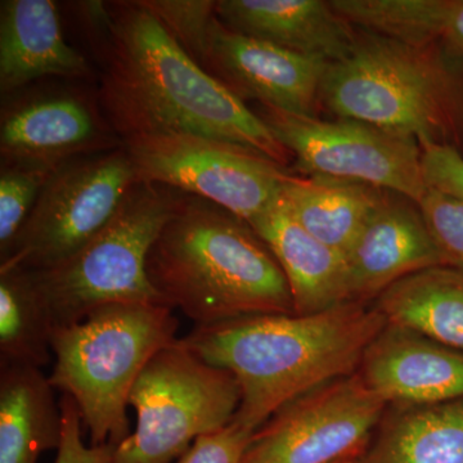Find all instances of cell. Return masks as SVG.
I'll list each match as a JSON object with an SVG mask.
<instances>
[{"label":"cell","instance_id":"cell-1","mask_svg":"<svg viewBox=\"0 0 463 463\" xmlns=\"http://www.w3.org/2000/svg\"><path fill=\"white\" fill-rule=\"evenodd\" d=\"M109 5L111 26L97 47V99L121 142L190 134L251 149L281 166L294 160L263 118L192 60L141 0Z\"/></svg>","mask_w":463,"mask_h":463},{"label":"cell","instance_id":"cell-2","mask_svg":"<svg viewBox=\"0 0 463 463\" xmlns=\"http://www.w3.org/2000/svg\"><path fill=\"white\" fill-rule=\"evenodd\" d=\"M386 325L376 307L347 301L313 315L196 326L181 341L236 377L241 403L233 421L255 432L295 399L358 373L365 350Z\"/></svg>","mask_w":463,"mask_h":463},{"label":"cell","instance_id":"cell-3","mask_svg":"<svg viewBox=\"0 0 463 463\" xmlns=\"http://www.w3.org/2000/svg\"><path fill=\"white\" fill-rule=\"evenodd\" d=\"M147 274L164 303L199 327L294 313L285 273L255 231L182 192L149 251Z\"/></svg>","mask_w":463,"mask_h":463},{"label":"cell","instance_id":"cell-4","mask_svg":"<svg viewBox=\"0 0 463 463\" xmlns=\"http://www.w3.org/2000/svg\"><path fill=\"white\" fill-rule=\"evenodd\" d=\"M319 105L463 156V58L440 45L358 29L349 56L328 66Z\"/></svg>","mask_w":463,"mask_h":463},{"label":"cell","instance_id":"cell-5","mask_svg":"<svg viewBox=\"0 0 463 463\" xmlns=\"http://www.w3.org/2000/svg\"><path fill=\"white\" fill-rule=\"evenodd\" d=\"M178 318L163 303L112 304L83 321L54 328L53 389L74 399L90 446L130 437L127 407L148 362L178 340Z\"/></svg>","mask_w":463,"mask_h":463},{"label":"cell","instance_id":"cell-6","mask_svg":"<svg viewBox=\"0 0 463 463\" xmlns=\"http://www.w3.org/2000/svg\"><path fill=\"white\" fill-rule=\"evenodd\" d=\"M181 192L139 182L114 219L65 261L30 270L54 328L75 325L112 304L164 303L149 282V251Z\"/></svg>","mask_w":463,"mask_h":463},{"label":"cell","instance_id":"cell-7","mask_svg":"<svg viewBox=\"0 0 463 463\" xmlns=\"http://www.w3.org/2000/svg\"><path fill=\"white\" fill-rule=\"evenodd\" d=\"M240 403L236 377L178 339L139 374L129 397L136 430L116 447L111 463H172L196 439L231 425Z\"/></svg>","mask_w":463,"mask_h":463},{"label":"cell","instance_id":"cell-8","mask_svg":"<svg viewBox=\"0 0 463 463\" xmlns=\"http://www.w3.org/2000/svg\"><path fill=\"white\" fill-rule=\"evenodd\" d=\"M121 147L76 158L51 174L0 269L43 270L72 257L114 219L137 183Z\"/></svg>","mask_w":463,"mask_h":463},{"label":"cell","instance_id":"cell-9","mask_svg":"<svg viewBox=\"0 0 463 463\" xmlns=\"http://www.w3.org/2000/svg\"><path fill=\"white\" fill-rule=\"evenodd\" d=\"M142 182L215 203L249 225L282 194L292 173L251 149L190 134L123 142Z\"/></svg>","mask_w":463,"mask_h":463},{"label":"cell","instance_id":"cell-10","mask_svg":"<svg viewBox=\"0 0 463 463\" xmlns=\"http://www.w3.org/2000/svg\"><path fill=\"white\" fill-rule=\"evenodd\" d=\"M258 115L306 176L364 183L416 203L428 194L422 149L412 137L364 121L321 120L264 106Z\"/></svg>","mask_w":463,"mask_h":463},{"label":"cell","instance_id":"cell-11","mask_svg":"<svg viewBox=\"0 0 463 463\" xmlns=\"http://www.w3.org/2000/svg\"><path fill=\"white\" fill-rule=\"evenodd\" d=\"M386 402L358 373L295 399L250 439L242 463H337L361 458Z\"/></svg>","mask_w":463,"mask_h":463},{"label":"cell","instance_id":"cell-12","mask_svg":"<svg viewBox=\"0 0 463 463\" xmlns=\"http://www.w3.org/2000/svg\"><path fill=\"white\" fill-rule=\"evenodd\" d=\"M99 103L75 90L24 94L3 106L2 166L54 172L76 158L121 147Z\"/></svg>","mask_w":463,"mask_h":463},{"label":"cell","instance_id":"cell-13","mask_svg":"<svg viewBox=\"0 0 463 463\" xmlns=\"http://www.w3.org/2000/svg\"><path fill=\"white\" fill-rule=\"evenodd\" d=\"M330 62L242 35L213 20L203 69L240 99L264 108L317 118L319 93Z\"/></svg>","mask_w":463,"mask_h":463},{"label":"cell","instance_id":"cell-14","mask_svg":"<svg viewBox=\"0 0 463 463\" xmlns=\"http://www.w3.org/2000/svg\"><path fill=\"white\" fill-rule=\"evenodd\" d=\"M350 301L365 304L405 277L446 265L416 203L389 192L346 254Z\"/></svg>","mask_w":463,"mask_h":463},{"label":"cell","instance_id":"cell-15","mask_svg":"<svg viewBox=\"0 0 463 463\" xmlns=\"http://www.w3.org/2000/svg\"><path fill=\"white\" fill-rule=\"evenodd\" d=\"M358 373L395 407L463 399V352L389 323L365 350Z\"/></svg>","mask_w":463,"mask_h":463},{"label":"cell","instance_id":"cell-16","mask_svg":"<svg viewBox=\"0 0 463 463\" xmlns=\"http://www.w3.org/2000/svg\"><path fill=\"white\" fill-rule=\"evenodd\" d=\"M215 14L233 32L330 63L349 56L358 36L325 0H218Z\"/></svg>","mask_w":463,"mask_h":463},{"label":"cell","instance_id":"cell-17","mask_svg":"<svg viewBox=\"0 0 463 463\" xmlns=\"http://www.w3.org/2000/svg\"><path fill=\"white\" fill-rule=\"evenodd\" d=\"M90 79L83 54L63 36L56 3L52 0H3L0 3V90L16 94L45 78Z\"/></svg>","mask_w":463,"mask_h":463},{"label":"cell","instance_id":"cell-18","mask_svg":"<svg viewBox=\"0 0 463 463\" xmlns=\"http://www.w3.org/2000/svg\"><path fill=\"white\" fill-rule=\"evenodd\" d=\"M250 227L285 273L295 315H313L350 301L345 255L301 227L282 194Z\"/></svg>","mask_w":463,"mask_h":463},{"label":"cell","instance_id":"cell-19","mask_svg":"<svg viewBox=\"0 0 463 463\" xmlns=\"http://www.w3.org/2000/svg\"><path fill=\"white\" fill-rule=\"evenodd\" d=\"M62 411L41 368L0 364V463H38L58 449Z\"/></svg>","mask_w":463,"mask_h":463},{"label":"cell","instance_id":"cell-20","mask_svg":"<svg viewBox=\"0 0 463 463\" xmlns=\"http://www.w3.org/2000/svg\"><path fill=\"white\" fill-rule=\"evenodd\" d=\"M388 194L364 183L292 174L281 194L301 227L346 257Z\"/></svg>","mask_w":463,"mask_h":463},{"label":"cell","instance_id":"cell-21","mask_svg":"<svg viewBox=\"0 0 463 463\" xmlns=\"http://www.w3.org/2000/svg\"><path fill=\"white\" fill-rule=\"evenodd\" d=\"M361 463H463V399L395 407Z\"/></svg>","mask_w":463,"mask_h":463},{"label":"cell","instance_id":"cell-22","mask_svg":"<svg viewBox=\"0 0 463 463\" xmlns=\"http://www.w3.org/2000/svg\"><path fill=\"white\" fill-rule=\"evenodd\" d=\"M389 325L463 352V270L430 268L405 277L377 298Z\"/></svg>","mask_w":463,"mask_h":463},{"label":"cell","instance_id":"cell-23","mask_svg":"<svg viewBox=\"0 0 463 463\" xmlns=\"http://www.w3.org/2000/svg\"><path fill=\"white\" fill-rule=\"evenodd\" d=\"M54 325L50 307L21 268L0 269V364H50Z\"/></svg>","mask_w":463,"mask_h":463},{"label":"cell","instance_id":"cell-24","mask_svg":"<svg viewBox=\"0 0 463 463\" xmlns=\"http://www.w3.org/2000/svg\"><path fill=\"white\" fill-rule=\"evenodd\" d=\"M52 173L53 172L30 167L2 166L0 259L8 254Z\"/></svg>","mask_w":463,"mask_h":463},{"label":"cell","instance_id":"cell-25","mask_svg":"<svg viewBox=\"0 0 463 463\" xmlns=\"http://www.w3.org/2000/svg\"><path fill=\"white\" fill-rule=\"evenodd\" d=\"M148 11L163 24L167 33L203 65L209 30L216 17V2L210 0H141Z\"/></svg>","mask_w":463,"mask_h":463},{"label":"cell","instance_id":"cell-26","mask_svg":"<svg viewBox=\"0 0 463 463\" xmlns=\"http://www.w3.org/2000/svg\"><path fill=\"white\" fill-rule=\"evenodd\" d=\"M417 205L444 263L463 270V200L429 190Z\"/></svg>","mask_w":463,"mask_h":463},{"label":"cell","instance_id":"cell-27","mask_svg":"<svg viewBox=\"0 0 463 463\" xmlns=\"http://www.w3.org/2000/svg\"><path fill=\"white\" fill-rule=\"evenodd\" d=\"M252 434L232 421L223 430L196 439L175 463H242Z\"/></svg>","mask_w":463,"mask_h":463},{"label":"cell","instance_id":"cell-28","mask_svg":"<svg viewBox=\"0 0 463 463\" xmlns=\"http://www.w3.org/2000/svg\"><path fill=\"white\" fill-rule=\"evenodd\" d=\"M62 411V439L54 463H111L116 446H87L81 435V414L74 399L63 394L60 401Z\"/></svg>","mask_w":463,"mask_h":463},{"label":"cell","instance_id":"cell-29","mask_svg":"<svg viewBox=\"0 0 463 463\" xmlns=\"http://www.w3.org/2000/svg\"><path fill=\"white\" fill-rule=\"evenodd\" d=\"M422 172L429 190L463 200V156L449 148L423 147Z\"/></svg>","mask_w":463,"mask_h":463},{"label":"cell","instance_id":"cell-30","mask_svg":"<svg viewBox=\"0 0 463 463\" xmlns=\"http://www.w3.org/2000/svg\"><path fill=\"white\" fill-rule=\"evenodd\" d=\"M337 463H361V458H350V459H345V461H341V462H337Z\"/></svg>","mask_w":463,"mask_h":463}]
</instances>
